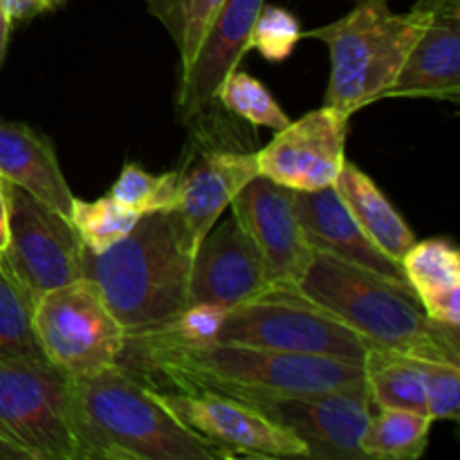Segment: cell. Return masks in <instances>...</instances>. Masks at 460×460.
I'll return each instance as SVG.
<instances>
[{"mask_svg":"<svg viewBox=\"0 0 460 460\" xmlns=\"http://www.w3.org/2000/svg\"><path fill=\"white\" fill-rule=\"evenodd\" d=\"M9 243V202H7V180L0 175V254L7 250Z\"/></svg>","mask_w":460,"mask_h":460,"instance_id":"33","label":"cell"},{"mask_svg":"<svg viewBox=\"0 0 460 460\" xmlns=\"http://www.w3.org/2000/svg\"><path fill=\"white\" fill-rule=\"evenodd\" d=\"M427 22V0H418L407 13L394 12L389 0H358L340 21L301 31V39L328 45L331 76L323 106L353 117L380 102Z\"/></svg>","mask_w":460,"mask_h":460,"instance_id":"5","label":"cell"},{"mask_svg":"<svg viewBox=\"0 0 460 460\" xmlns=\"http://www.w3.org/2000/svg\"><path fill=\"white\" fill-rule=\"evenodd\" d=\"M108 196L139 216L171 211L178 207L180 171L155 175L135 162H126Z\"/></svg>","mask_w":460,"mask_h":460,"instance_id":"26","label":"cell"},{"mask_svg":"<svg viewBox=\"0 0 460 460\" xmlns=\"http://www.w3.org/2000/svg\"><path fill=\"white\" fill-rule=\"evenodd\" d=\"M259 175L256 153L211 148L180 171L178 207L193 247L218 223L225 209L252 178Z\"/></svg>","mask_w":460,"mask_h":460,"instance_id":"17","label":"cell"},{"mask_svg":"<svg viewBox=\"0 0 460 460\" xmlns=\"http://www.w3.org/2000/svg\"><path fill=\"white\" fill-rule=\"evenodd\" d=\"M34 299L0 259V358H30L48 362L36 340Z\"/></svg>","mask_w":460,"mask_h":460,"instance_id":"24","label":"cell"},{"mask_svg":"<svg viewBox=\"0 0 460 460\" xmlns=\"http://www.w3.org/2000/svg\"><path fill=\"white\" fill-rule=\"evenodd\" d=\"M268 288L265 263L236 216L214 225L196 247L189 279V304L225 308L254 299Z\"/></svg>","mask_w":460,"mask_h":460,"instance_id":"15","label":"cell"},{"mask_svg":"<svg viewBox=\"0 0 460 460\" xmlns=\"http://www.w3.org/2000/svg\"><path fill=\"white\" fill-rule=\"evenodd\" d=\"M0 175L70 218L75 196L52 142L21 121L0 119Z\"/></svg>","mask_w":460,"mask_h":460,"instance_id":"19","label":"cell"},{"mask_svg":"<svg viewBox=\"0 0 460 460\" xmlns=\"http://www.w3.org/2000/svg\"><path fill=\"white\" fill-rule=\"evenodd\" d=\"M70 382L81 460H225L121 364Z\"/></svg>","mask_w":460,"mask_h":460,"instance_id":"3","label":"cell"},{"mask_svg":"<svg viewBox=\"0 0 460 460\" xmlns=\"http://www.w3.org/2000/svg\"><path fill=\"white\" fill-rule=\"evenodd\" d=\"M332 187L340 193L341 202L350 211V216L364 229V234L386 256L400 263L409 247L416 243V234L404 223L402 216L395 211V207L386 200V196L373 182L371 175L364 173L355 162L346 160Z\"/></svg>","mask_w":460,"mask_h":460,"instance_id":"21","label":"cell"},{"mask_svg":"<svg viewBox=\"0 0 460 460\" xmlns=\"http://www.w3.org/2000/svg\"><path fill=\"white\" fill-rule=\"evenodd\" d=\"M139 218L142 216L135 214L133 209H128L111 196L93 202L75 198L70 211V223L75 225L85 250L93 252V254H102V252L111 250L112 245L124 241L133 232Z\"/></svg>","mask_w":460,"mask_h":460,"instance_id":"25","label":"cell"},{"mask_svg":"<svg viewBox=\"0 0 460 460\" xmlns=\"http://www.w3.org/2000/svg\"><path fill=\"white\" fill-rule=\"evenodd\" d=\"M227 308L218 304H189L178 317L166 322L164 326L148 331L151 335L164 337L171 341H187V344H200V341H214L220 331ZM146 335V332H144Z\"/></svg>","mask_w":460,"mask_h":460,"instance_id":"30","label":"cell"},{"mask_svg":"<svg viewBox=\"0 0 460 460\" xmlns=\"http://www.w3.org/2000/svg\"><path fill=\"white\" fill-rule=\"evenodd\" d=\"M427 385V413L431 420H460V367L422 359Z\"/></svg>","mask_w":460,"mask_h":460,"instance_id":"31","label":"cell"},{"mask_svg":"<svg viewBox=\"0 0 460 460\" xmlns=\"http://www.w3.org/2000/svg\"><path fill=\"white\" fill-rule=\"evenodd\" d=\"M153 391L189 431L227 458H308L292 431L252 404L211 391Z\"/></svg>","mask_w":460,"mask_h":460,"instance_id":"11","label":"cell"},{"mask_svg":"<svg viewBox=\"0 0 460 460\" xmlns=\"http://www.w3.org/2000/svg\"><path fill=\"white\" fill-rule=\"evenodd\" d=\"M229 211L254 241L265 263L268 288L296 286L308 268L313 247L301 229L295 191L256 175L234 198Z\"/></svg>","mask_w":460,"mask_h":460,"instance_id":"13","label":"cell"},{"mask_svg":"<svg viewBox=\"0 0 460 460\" xmlns=\"http://www.w3.org/2000/svg\"><path fill=\"white\" fill-rule=\"evenodd\" d=\"M301 22L288 9L265 3L256 16L250 36V49H256L265 61L281 63L295 52L301 40Z\"/></svg>","mask_w":460,"mask_h":460,"instance_id":"29","label":"cell"},{"mask_svg":"<svg viewBox=\"0 0 460 460\" xmlns=\"http://www.w3.org/2000/svg\"><path fill=\"white\" fill-rule=\"evenodd\" d=\"M31 323L45 359L67 380L97 376L124 353V328L88 277L40 295Z\"/></svg>","mask_w":460,"mask_h":460,"instance_id":"8","label":"cell"},{"mask_svg":"<svg viewBox=\"0 0 460 460\" xmlns=\"http://www.w3.org/2000/svg\"><path fill=\"white\" fill-rule=\"evenodd\" d=\"M371 402L376 407L427 413V385L422 359L398 350L371 346L362 362Z\"/></svg>","mask_w":460,"mask_h":460,"instance_id":"22","label":"cell"},{"mask_svg":"<svg viewBox=\"0 0 460 460\" xmlns=\"http://www.w3.org/2000/svg\"><path fill=\"white\" fill-rule=\"evenodd\" d=\"M295 207L304 236L313 252H323V254L382 274L391 281L407 283L398 261L386 256L364 234L358 220L341 202L335 187L317 189V191H295Z\"/></svg>","mask_w":460,"mask_h":460,"instance_id":"18","label":"cell"},{"mask_svg":"<svg viewBox=\"0 0 460 460\" xmlns=\"http://www.w3.org/2000/svg\"><path fill=\"white\" fill-rule=\"evenodd\" d=\"M0 458L81 460L70 382L49 362L0 358Z\"/></svg>","mask_w":460,"mask_h":460,"instance_id":"7","label":"cell"},{"mask_svg":"<svg viewBox=\"0 0 460 460\" xmlns=\"http://www.w3.org/2000/svg\"><path fill=\"white\" fill-rule=\"evenodd\" d=\"M193 254L180 211H155L142 216L111 250H85V277L99 288L126 337L144 335L189 305Z\"/></svg>","mask_w":460,"mask_h":460,"instance_id":"2","label":"cell"},{"mask_svg":"<svg viewBox=\"0 0 460 460\" xmlns=\"http://www.w3.org/2000/svg\"><path fill=\"white\" fill-rule=\"evenodd\" d=\"M295 288L371 346L460 367L458 328L427 317L407 283L313 252Z\"/></svg>","mask_w":460,"mask_h":460,"instance_id":"4","label":"cell"},{"mask_svg":"<svg viewBox=\"0 0 460 460\" xmlns=\"http://www.w3.org/2000/svg\"><path fill=\"white\" fill-rule=\"evenodd\" d=\"M121 367L160 391H211L229 398L319 394L364 385L362 364L332 358L279 353L225 341H171L126 337Z\"/></svg>","mask_w":460,"mask_h":460,"instance_id":"1","label":"cell"},{"mask_svg":"<svg viewBox=\"0 0 460 460\" xmlns=\"http://www.w3.org/2000/svg\"><path fill=\"white\" fill-rule=\"evenodd\" d=\"M7 202L9 243L0 259L31 299L85 277V247L67 216L9 180Z\"/></svg>","mask_w":460,"mask_h":460,"instance_id":"9","label":"cell"},{"mask_svg":"<svg viewBox=\"0 0 460 460\" xmlns=\"http://www.w3.org/2000/svg\"><path fill=\"white\" fill-rule=\"evenodd\" d=\"M0 7L4 9V13H7L13 22L30 21V18L48 12L45 0H0Z\"/></svg>","mask_w":460,"mask_h":460,"instance_id":"32","label":"cell"},{"mask_svg":"<svg viewBox=\"0 0 460 460\" xmlns=\"http://www.w3.org/2000/svg\"><path fill=\"white\" fill-rule=\"evenodd\" d=\"M220 4L223 0H148V13L164 25L178 49L180 67L193 57Z\"/></svg>","mask_w":460,"mask_h":460,"instance_id":"28","label":"cell"},{"mask_svg":"<svg viewBox=\"0 0 460 460\" xmlns=\"http://www.w3.org/2000/svg\"><path fill=\"white\" fill-rule=\"evenodd\" d=\"M214 341L362 364L371 344L295 286L265 288L227 308Z\"/></svg>","mask_w":460,"mask_h":460,"instance_id":"6","label":"cell"},{"mask_svg":"<svg viewBox=\"0 0 460 460\" xmlns=\"http://www.w3.org/2000/svg\"><path fill=\"white\" fill-rule=\"evenodd\" d=\"M265 0H223L187 66L180 67L175 111L193 119L216 102L220 84L250 52V36Z\"/></svg>","mask_w":460,"mask_h":460,"instance_id":"14","label":"cell"},{"mask_svg":"<svg viewBox=\"0 0 460 460\" xmlns=\"http://www.w3.org/2000/svg\"><path fill=\"white\" fill-rule=\"evenodd\" d=\"M350 117L322 106L305 112L256 151L259 175L292 191H317L332 187L346 162Z\"/></svg>","mask_w":460,"mask_h":460,"instance_id":"12","label":"cell"},{"mask_svg":"<svg viewBox=\"0 0 460 460\" xmlns=\"http://www.w3.org/2000/svg\"><path fill=\"white\" fill-rule=\"evenodd\" d=\"M404 281L425 314L460 328V254L443 238L416 241L400 261Z\"/></svg>","mask_w":460,"mask_h":460,"instance_id":"20","label":"cell"},{"mask_svg":"<svg viewBox=\"0 0 460 460\" xmlns=\"http://www.w3.org/2000/svg\"><path fill=\"white\" fill-rule=\"evenodd\" d=\"M429 22L409 49L386 99L460 102V0H427Z\"/></svg>","mask_w":460,"mask_h":460,"instance_id":"16","label":"cell"},{"mask_svg":"<svg viewBox=\"0 0 460 460\" xmlns=\"http://www.w3.org/2000/svg\"><path fill=\"white\" fill-rule=\"evenodd\" d=\"M13 21L4 13V9L0 7V66L4 61V54H7V45H9V34H12Z\"/></svg>","mask_w":460,"mask_h":460,"instance_id":"34","label":"cell"},{"mask_svg":"<svg viewBox=\"0 0 460 460\" xmlns=\"http://www.w3.org/2000/svg\"><path fill=\"white\" fill-rule=\"evenodd\" d=\"M377 409L380 411L376 416L371 413L362 436L367 460H418L425 456L434 420L425 413L404 409Z\"/></svg>","mask_w":460,"mask_h":460,"instance_id":"23","label":"cell"},{"mask_svg":"<svg viewBox=\"0 0 460 460\" xmlns=\"http://www.w3.org/2000/svg\"><path fill=\"white\" fill-rule=\"evenodd\" d=\"M63 3H66V0H45V4H48V12H54V9L61 7Z\"/></svg>","mask_w":460,"mask_h":460,"instance_id":"35","label":"cell"},{"mask_svg":"<svg viewBox=\"0 0 460 460\" xmlns=\"http://www.w3.org/2000/svg\"><path fill=\"white\" fill-rule=\"evenodd\" d=\"M241 402L252 404L292 431L304 443L308 458L367 460L362 436L373 407L367 382L319 394L252 395Z\"/></svg>","mask_w":460,"mask_h":460,"instance_id":"10","label":"cell"},{"mask_svg":"<svg viewBox=\"0 0 460 460\" xmlns=\"http://www.w3.org/2000/svg\"><path fill=\"white\" fill-rule=\"evenodd\" d=\"M216 102L232 115L241 117L252 126L281 130L290 124V117L270 94V90L261 84L256 76L243 70H234L227 79L220 84L216 93Z\"/></svg>","mask_w":460,"mask_h":460,"instance_id":"27","label":"cell"}]
</instances>
